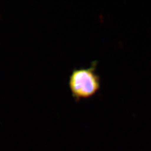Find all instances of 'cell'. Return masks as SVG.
Listing matches in <instances>:
<instances>
[{
    "instance_id": "1",
    "label": "cell",
    "mask_w": 151,
    "mask_h": 151,
    "mask_svg": "<svg viewBox=\"0 0 151 151\" xmlns=\"http://www.w3.org/2000/svg\"><path fill=\"white\" fill-rule=\"evenodd\" d=\"M97 62L90 67L75 69L70 77L68 85L73 97L78 101L93 96L100 88V78L96 73Z\"/></svg>"
}]
</instances>
